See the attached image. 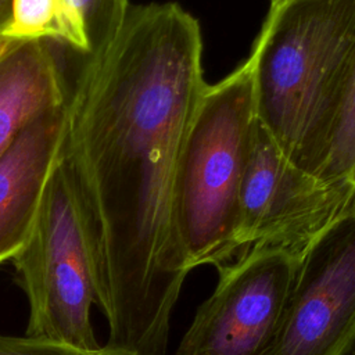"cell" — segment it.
<instances>
[{
  "label": "cell",
  "instance_id": "cell-1",
  "mask_svg": "<svg viewBox=\"0 0 355 355\" xmlns=\"http://www.w3.org/2000/svg\"><path fill=\"white\" fill-rule=\"evenodd\" d=\"M198 21L178 3L129 7L116 39L82 57L69 83L58 157L100 237L97 308L105 347L165 355L190 268L176 171L207 86Z\"/></svg>",
  "mask_w": 355,
  "mask_h": 355
},
{
  "label": "cell",
  "instance_id": "cell-2",
  "mask_svg": "<svg viewBox=\"0 0 355 355\" xmlns=\"http://www.w3.org/2000/svg\"><path fill=\"white\" fill-rule=\"evenodd\" d=\"M248 60L257 118L318 176L355 68V0L272 1Z\"/></svg>",
  "mask_w": 355,
  "mask_h": 355
},
{
  "label": "cell",
  "instance_id": "cell-3",
  "mask_svg": "<svg viewBox=\"0 0 355 355\" xmlns=\"http://www.w3.org/2000/svg\"><path fill=\"white\" fill-rule=\"evenodd\" d=\"M257 121L250 60L207 85L176 171L178 223L187 265L215 268L237 254L240 189Z\"/></svg>",
  "mask_w": 355,
  "mask_h": 355
},
{
  "label": "cell",
  "instance_id": "cell-4",
  "mask_svg": "<svg viewBox=\"0 0 355 355\" xmlns=\"http://www.w3.org/2000/svg\"><path fill=\"white\" fill-rule=\"evenodd\" d=\"M10 261L28 300L25 336L100 347L90 318L98 300V230L58 154L31 234Z\"/></svg>",
  "mask_w": 355,
  "mask_h": 355
},
{
  "label": "cell",
  "instance_id": "cell-5",
  "mask_svg": "<svg viewBox=\"0 0 355 355\" xmlns=\"http://www.w3.org/2000/svg\"><path fill=\"white\" fill-rule=\"evenodd\" d=\"M352 207L354 187L297 168L257 118L240 189L237 254L254 244H270L300 258L323 229Z\"/></svg>",
  "mask_w": 355,
  "mask_h": 355
},
{
  "label": "cell",
  "instance_id": "cell-6",
  "mask_svg": "<svg viewBox=\"0 0 355 355\" xmlns=\"http://www.w3.org/2000/svg\"><path fill=\"white\" fill-rule=\"evenodd\" d=\"M298 261L287 248L254 244L218 266L216 286L197 308L175 355H265Z\"/></svg>",
  "mask_w": 355,
  "mask_h": 355
},
{
  "label": "cell",
  "instance_id": "cell-7",
  "mask_svg": "<svg viewBox=\"0 0 355 355\" xmlns=\"http://www.w3.org/2000/svg\"><path fill=\"white\" fill-rule=\"evenodd\" d=\"M355 349V207L305 248L265 355H351Z\"/></svg>",
  "mask_w": 355,
  "mask_h": 355
},
{
  "label": "cell",
  "instance_id": "cell-8",
  "mask_svg": "<svg viewBox=\"0 0 355 355\" xmlns=\"http://www.w3.org/2000/svg\"><path fill=\"white\" fill-rule=\"evenodd\" d=\"M64 119L65 104L40 112L0 157V263L11 259L31 234L61 146Z\"/></svg>",
  "mask_w": 355,
  "mask_h": 355
},
{
  "label": "cell",
  "instance_id": "cell-9",
  "mask_svg": "<svg viewBox=\"0 0 355 355\" xmlns=\"http://www.w3.org/2000/svg\"><path fill=\"white\" fill-rule=\"evenodd\" d=\"M69 83L51 42L17 43L0 58V157L40 112L65 104Z\"/></svg>",
  "mask_w": 355,
  "mask_h": 355
},
{
  "label": "cell",
  "instance_id": "cell-10",
  "mask_svg": "<svg viewBox=\"0 0 355 355\" xmlns=\"http://www.w3.org/2000/svg\"><path fill=\"white\" fill-rule=\"evenodd\" d=\"M129 7L128 0H58L60 44L82 57L104 51L119 35Z\"/></svg>",
  "mask_w": 355,
  "mask_h": 355
},
{
  "label": "cell",
  "instance_id": "cell-11",
  "mask_svg": "<svg viewBox=\"0 0 355 355\" xmlns=\"http://www.w3.org/2000/svg\"><path fill=\"white\" fill-rule=\"evenodd\" d=\"M0 36L21 43H60L58 0H12L11 15Z\"/></svg>",
  "mask_w": 355,
  "mask_h": 355
},
{
  "label": "cell",
  "instance_id": "cell-12",
  "mask_svg": "<svg viewBox=\"0 0 355 355\" xmlns=\"http://www.w3.org/2000/svg\"><path fill=\"white\" fill-rule=\"evenodd\" d=\"M318 178L355 189V68L326 162Z\"/></svg>",
  "mask_w": 355,
  "mask_h": 355
},
{
  "label": "cell",
  "instance_id": "cell-13",
  "mask_svg": "<svg viewBox=\"0 0 355 355\" xmlns=\"http://www.w3.org/2000/svg\"><path fill=\"white\" fill-rule=\"evenodd\" d=\"M0 355H126L116 349L100 345L83 348L68 343L31 336L0 334Z\"/></svg>",
  "mask_w": 355,
  "mask_h": 355
},
{
  "label": "cell",
  "instance_id": "cell-14",
  "mask_svg": "<svg viewBox=\"0 0 355 355\" xmlns=\"http://www.w3.org/2000/svg\"><path fill=\"white\" fill-rule=\"evenodd\" d=\"M11 6L12 0H0V31L4 28L11 15Z\"/></svg>",
  "mask_w": 355,
  "mask_h": 355
},
{
  "label": "cell",
  "instance_id": "cell-15",
  "mask_svg": "<svg viewBox=\"0 0 355 355\" xmlns=\"http://www.w3.org/2000/svg\"><path fill=\"white\" fill-rule=\"evenodd\" d=\"M17 43H21V42H12V40H8V39L0 36V58H1L4 54H7Z\"/></svg>",
  "mask_w": 355,
  "mask_h": 355
},
{
  "label": "cell",
  "instance_id": "cell-16",
  "mask_svg": "<svg viewBox=\"0 0 355 355\" xmlns=\"http://www.w3.org/2000/svg\"><path fill=\"white\" fill-rule=\"evenodd\" d=\"M351 355H355V349H354V351H352V354H351Z\"/></svg>",
  "mask_w": 355,
  "mask_h": 355
},
{
  "label": "cell",
  "instance_id": "cell-17",
  "mask_svg": "<svg viewBox=\"0 0 355 355\" xmlns=\"http://www.w3.org/2000/svg\"><path fill=\"white\" fill-rule=\"evenodd\" d=\"M272 1H277V0H270V3H272Z\"/></svg>",
  "mask_w": 355,
  "mask_h": 355
}]
</instances>
